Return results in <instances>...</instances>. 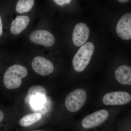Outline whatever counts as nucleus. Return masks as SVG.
<instances>
[{"mask_svg": "<svg viewBox=\"0 0 131 131\" xmlns=\"http://www.w3.org/2000/svg\"><path fill=\"white\" fill-rule=\"evenodd\" d=\"M28 71L25 67L16 64L9 67L3 76V83L8 89H16L21 85L23 78L27 75Z\"/></svg>", "mask_w": 131, "mask_h": 131, "instance_id": "f257e3e1", "label": "nucleus"}, {"mask_svg": "<svg viewBox=\"0 0 131 131\" xmlns=\"http://www.w3.org/2000/svg\"><path fill=\"white\" fill-rule=\"evenodd\" d=\"M94 50V46L91 42H87L81 47L75 55L73 60L74 69L77 72L84 70L91 60Z\"/></svg>", "mask_w": 131, "mask_h": 131, "instance_id": "f03ea898", "label": "nucleus"}, {"mask_svg": "<svg viewBox=\"0 0 131 131\" xmlns=\"http://www.w3.org/2000/svg\"><path fill=\"white\" fill-rule=\"evenodd\" d=\"M87 99L86 91L82 89L75 90L66 97L65 105L67 110L71 112H77L84 105Z\"/></svg>", "mask_w": 131, "mask_h": 131, "instance_id": "7ed1b4c3", "label": "nucleus"}, {"mask_svg": "<svg viewBox=\"0 0 131 131\" xmlns=\"http://www.w3.org/2000/svg\"><path fill=\"white\" fill-rule=\"evenodd\" d=\"M108 115L109 114L106 110H98L84 117L82 121V127L85 129L95 128L103 123Z\"/></svg>", "mask_w": 131, "mask_h": 131, "instance_id": "20e7f679", "label": "nucleus"}, {"mask_svg": "<svg viewBox=\"0 0 131 131\" xmlns=\"http://www.w3.org/2000/svg\"><path fill=\"white\" fill-rule=\"evenodd\" d=\"M130 95L125 91H115L106 94L103 96V103L106 105H118L129 103Z\"/></svg>", "mask_w": 131, "mask_h": 131, "instance_id": "39448f33", "label": "nucleus"}, {"mask_svg": "<svg viewBox=\"0 0 131 131\" xmlns=\"http://www.w3.org/2000/svg\"><path fill=\"white\" fill-rule=\"evenodd\" d=\"M32 66L34 70L42 76L47 75L52 73L53 64L48 59L41 57H37L33 59Z\"/></svg>", "mask_w": 131, "mask_h": 131, "instance_id": "423d86ee", "label": "nucleus"}, {"mask_svg": "<svg viewBox=\"0 0 131 131\" xmlns=\"http://www.w3.org/2000/svg\"><path fill=\"white\" fill-rule=\"evenodd\" d=\"M117 34L122 39L129 40L131 39V14L128 13L121 17L116 27Z\"/></svg>", "mask_w": 131, "mask_h": 131, "instance_id": "0eeeda50", "label": "nucleus"}, {"mask_svg": "<svg viewBox=\"0 0 131 131\" xmlns=\"http://www.w3.org/2000/svg\"><path fill=\"white\" fill-rule=\"evenodd\" d=\"M30 39L34 43L46 47L51 46L55 42V38L51 33L43 30L33 32L30 35Z\"/></svg>", "mask_w": 131, "mask_h": 131, "instance_id": "6e6552de", "label": "nucleus"}, {"mask_svg": "<svg viewBox=\"0 0 131 131\" xmlns=\"http://www.w3.org/2000/svg\"><path fill=\"white\" fill-rule=\"evenodd\" d=\"M89 29L83 23H80L75 26L73 34V41L75 45L80 46L85 43L88 39Z\"/></svg>", "mask_w": 131, "mask_h": 131, "instance_id": "1a4fd4ad", "label": "nucleus"}, {"mask_svg": "<svg viewBox=\"0 0 131 131\" xmlns=\"http://www.w3.org/2000/svg\"><path fill=\"white\" fill-rule=\"evenodd\" d=\"M115 77L119 83L131 85V68L127 65H122L117 68L115 71Z\"/></svg>", "mask_w": 131, "mask_h": 131, "instance_id": "9d476101", "label": "nucleus"}, {"mask_svg": "<svg viewBox=\"0 0 131 131\" xmlns=\"http://www.w3.org/2000/svg\"><path fill=\"white\" fill-rule=\"evenodd\" d=\"M30 22V18L27 16H18L12 22L10 31L13 34L17 35L24 30Z\"/></svg>", "mask_w": 131, "mask_h": 131, "instance_id": "9b49d317", "label": "nucleus"}, {"mask_svg": "<svg viewBox=\"0 0 131 131\" xmlns=\"http://www.w3.org/2000/svg\"><path fill=\"white\" fill-rule=\"evenodd\" d=\"M42 118V115L39 113H34L27 115L19 121V124L24 127H28L38 122Z\"/></svg>", "mask_w": 131, "mask_h": 131, "instance_id": "f8f14e48", "label": "nucleus"}, {"mask_svg": "<svg viewBox=\"0 0 131 131\" xmlns=\"http://www.w3.org/2000/svg\"><path fill=\"white\" fill-rule=\"evenodd\" d=\"M45 95L42 94L35 95L27 99L30 101L31 105L35 109H39L42 108L44 105Z\"/></svg>", "mask_w": 131, "mask_h": 131, "instance_id": "ddd939ff", "label": "nucleus"}, {"mask_svg": "<svg viewBox=\"0 0 131 131\" xmlns=\"http://www.w3.org/2000/svg\"><path fill=\"white\" fill-rule=\"evenodd\" d=\"M34 3L33 0H19L16 5V12L20 14L29 12L32 7Z\"/></svg>", "mask_w": 131, "mask_h": 131, "instance_id": "4468645a", "label": "nucleus"}, {"mask_svg": "<svg viewBox=\"0 0 131 131\" xmlns=\"http://www.w3.org/2000/svg\"><path fill=\"white\" fill-rule=\"evenodd\" d=\"M46 93L47 91L45 88L42 86L36 85L31 87L29 89L27 99L37 94H42L46 96Z\"/></svg>", "mask_w": 131, "mask_h": 131, "instance_id": "2eb2a0df", "label": "nucleus"}, {"mask_svg": "<svg viewBox=\"0 0 131 131\" xmlns=\"http://www.w3.org/2000/svg\"><path fill=\"white\" fill-rule=\"evenodd\" d=\"M54 1L59 5H63L66 3H69L71 2V1L69 0H54Z\"/></svg>", "mask_w": 131, "mask_h": 131, "instance_id": "dca6fc26", "label": "nucleus"}, {"mask_svg": "<svg viewBox=\"0 0 131 131\" xmlns=\"http://www.w3.org/2000/svg\"><path fill=\"white\" fill-rule=\"evenodd\" d=\"M5 114L4 112L1 109H0V124L4 120L5 118Z\"/></svg>", "mask_w": 131, "mask_h": 131, "instance_id": "f3484780", "label": "nucleus"}, {"mask_svg": "<svg viewBox=\"0 0 131 131\" xmlns=\"http://www.w3.org/2000/svg\"><path fill=\"white\" fill-rule=\"evenodd\" d=\"M3 33V26L1 18L0 16V37H1Z\"/></svg>", "mask_w": 131, "mask_h": 131, "instance_id": "a211bd4d", "label": "nucleus"}, {"mask_svg": "<svg viewBox=\"0 0 131 131\" xmlns=\"http://www.w3.org/2000/svg\"><path fill=\"white\" fill-rule=\"evenodd\" d=\"M118 1L121 3H124L128 2V1H127V0H118Z\"/></svg>", "mask_w": 131, "mask_h": 131, "instance_id": "6ab92c4d", "label": "nucleus"}, {"mask_svg": "<svg viewBox=\"0 0 131 131\" xmlns=\"http://www.w3.org/2000/svg\"><path fill=\"white\" fill-rule=\"evenodd\" d=\"M32 131H46L43 130H33Z\"/></svg>", "mask_w": 131, "mask_h": 131, "instance_id": "aec40b11", "label": "nucleus"}]
</instances>
